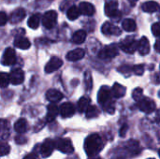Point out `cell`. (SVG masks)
Masks as SVG:
<instances>
[{"instance_id": "31", "label": "cell", "mask_w": 160, "mask_h": 159, "mask_svg": "<svg viewBox=\"0 0 160 159\" xmlns=\"http://www.w3.org/2000/svg\"><path fill=\"white\" fill-rule=\"evenodd\" d=\"M85 113H86L87 118H95L99 114V112L96 106H89L88 109L86 110Z\"/></svg>"}, {"instance_id": "48", "label": "cell", "mask_w": 160, "mask_h": 159, "mask_svg": "<svg viewBox=\"0 0 160 159\" xmlns=\"http://www.w3.org/2000/svg\"><path fill=\"white\" fill-rule=\"evenodd\" d=\"M149 159H155V158H149Z\"/></svg>"}, {"instance_id": "35", "label": "cell", "mask_w": 160, "mask_h": 159, "mask_svg": "<svg viewBox=\"0 0 160 159\" xmlns=\"http://www.w3.org/2000/svg\"><path fill=\"white\" fill-rule=\"evenodd\" d=\"M84 82H85L86 89H91L92 88V76H91L90 71H86L84 73Z\"/></svg>"}, {"instance_id": "3", "label": "cell", "mask_w": 160, "mask_h": 159, "mask_svg": "<svg viewBox=\"0 0 160 159\" xmlns=\"http://www.w3.org/2000/svg\"><path fill=\"white\" fill-rule=\"evenodd\" d=\"M138 43H139V41H137L134 37H128L121 41L120 49L125 52L133 53V52H135V51L138 50Z\"/></svg>"}, {"instance_id": "21", "label": "cell", "mask_w": 160, "mask_h": 159, "mask_svg": "<svg viewBox=\"0 0 160 159\" xmlns=\"http://www.w3.org/2000/svg\"><path fill=\"white\" fill-rule=\"evenodd\" d=\"M142 9L144 12H148V13L156 12L159 9V5L155 1H148L142 5Z\"/></svg>"}, {"instance_id": "37", "label": "cell", "mask_w": 160, "mask_h": 159, "mask_svg": "<svg viewBox=\"0 0 160 159\" xmlns=\"http://www.w3.org/2000/svg\"><path fill=\"white\" fill-rule=\"evenodd\" d=\"M10 151V148H9V145L8 143H5V142H2L1 143V156L4 157V156H7Z\"/></svg>"}, {"instance_id": "43", "label": "cell", "mask_w": 160, "mask_h": 159, "mask_svg": "<svg viewBox=\"0 0 160 159\" xmlns=\"http://www.w3.org/2000/svg\"><path fill=\"white\" fill-rule=\"evenodd\" d=\"M155 49L158 52L160 53V37L156 41V44H155Z\"/></svg>"}, {"instance_id": "10", "label": "cell", "mask_w": 160, "mask_h": 159, "mask_svg": "<svg viewBox=\"0 0 160 159\" xmlns=\"http://www.w3.org/2000/svg\"><path fill=\"white\" fill-rule=\"evenodd\" d=\"M63 66V61L56 56H53L50 59V61L45 66V72L46 73H52L56 71L58 68H60Z\"/></svg>"}, {"instance_id": "44", "label": "cell", "mask_w": 160, "mask_h": 159, "mask_svg": "<svg viewBox=\"0 0 160 159\" xmlns=\"http://www.w3.org/2000/svg\"><path fill=\"white\" fill-rule=\"evenodd\" d=\"M23 159H38L37 157V156L36 155H34V154H29V155H27Z\"/></svg>"}, {"instance_id": "2", "label": "cell", "mask_w": 160, "mask_h": 159, "mask_svg": "<svg viewBox=\"0 0 160 159\" xmlns=\"http://www.w3.org/2000/svg\"><path fill=\"white\" fill-rule=\"evenodd\" d=\"M112 94V93L108 86H102L99 89L98 95V103L109 113L114 112V104H113V102L111 101V95Z\"/></svg>"}, {"instance_id": "13", "label": "cell", "mask_w": 160, "mask_h": 159, "mask_svg": "<svg viewBox=\"0 0 160 159\" xmlns=\"http://www.w3.org/2000/svg\"><path fill=\"white\" fill-rule=\"evenodd\" d=\"M75 113V108L72 103L66 102L60 106V114L63 118H69Z\"/></svg>"}, {"instance_id": "46", "label": "cell", "mask_w": 160, "mask_h": 159, "mask_svg": "<svg viewBox=\"0 0 160 159\" xmlns=\"http://www.w3.org/2000/svg\"><path fill=\"white\" fill-rule=\"evenodd\" d=\"M128 2H129L132 6H135V5H136V3L138 2V0H128Z\"/></svg>"}, {"instance_id": "5", "label": "cell", "mask_w": 160, "mask_h": 159, "mask_svg": "<svg viewBox=\"0 0 160 159\" xmlns=\"http://www.w3.org/2000/svg\"><path fill=\"white\" fill-rule=\"evenodd\" d=\"M105 13L110 18H116L120 15L118 10V1L117 0H106L104 7Z\"/></svg>"}, {"instance_id": "8", "label": "cell", "mask_w": 160, "mask_h": 159, "mask_svg": "<svg viewBox=\"0 0 160 159\" xmlns=\"http://www.w3.org/2000/svg\"><path fill=\"white\" fill-rule=\"evenodd\" d=\"M118 55V48L114 45L105 46L98 53V57L101 59H111Z\"/></svg>"}, {"instance_id": "40", "label": "cell", "mask_w": 160, "mask_h": 159, "mask_svg": "<svg viewBox=\"0 0 160 159\" xmlns=\"http://www.w3.org/2000/svg\"><path fill=\"white\" fill-rule=\"evenodd\" d=\"M7 21H8V16H7V14L4 11H2L0 13V24L1 25H5Z\"/></svg>"}, {"instance_id": "34", "label": "cell", "mask_w": 160, "mask_h": 159, "mask_svg": "<svg viewBox=\"0 0 160 159\" xmlns=\"http://www.w3.org/2000/svg\"><path fill=\"white\" fill-rule=\"evenodd\" d=\"M142 96H143V90L142 88H140V87L134 89L133 92H132V97L137 102L140 101L142 98Z\"/></svg>"}, {"instance_id": "42", "label": "cell", "mask_w": 160, "mask_h": 159, "mask_svg": "<svg viewBox=\"0 0 160 159\" xmlns=\"http://www.w3.org/2000/svg\"><path fill=\"white\" fill-rule=\"evenodd\" d=\"M15 142L18 143V144H23L26 142V138L22 137V136H17L15 138Z\"/></svg>"}, {"instance_id": "41", "label": "cell", "mask_w": 160, "mask_h": 159, "mask_svg": "<svg viewBox=\"0 0 160 159\" xmlns=\"http://www.w3.org/2000/svg\"><path fill=\"white\" fill-rule=\"evenodd\" d=\"M128 125H127V124L123 125L122 127L120 128V136H121V137H125V136H126V133H127V131H128Z\"/></svg>"}, {"instance_id": "22", "label": "cell", "mask_w": 160, "mask_h": 159, "mask_svg": "<svg viewBox=\"0 0 160 159\" xmlns=\"http://www.w3.org/2000/svg\"><path fill=\"white\" fill-rule=\"evenodd\" d=\"M14 46L16 48L21 49V50H27V49L30 48L31 43H30V41L27 38L22 37H17L14 40Z\"/></svg>"}, {"instance_id": "6", "label": "cell", "mask_w": 160, "mask_h": 159, "mask_svg": "<svg viewBox=\"0 0 160 159\" xmlns=\"http://www.w3.org/2000/svg\"><path fill=\"white\" fill-rule=\"evenodd\" d=\"M57 22V13L54 10L47 11L42 17V23L45 28L51 29L56 25Z\"/></svg>"}, {"instance_id": "7", "label": "cell", "mask_w": 160, "mask_h": 159, "mask_svg": "<svg viewBox=\"0 0 160 159\" xmlns=\"http://www.w3.org/2000/svg\"><path fill=\"white\" fill-rule=\"evenodd\" d=\"M138 107L142 112L151 113L156 110V103L149 97H142L140 101H138Z\"/></svg>"}, {"instance_id": "17", "label": "cell", "mask_w": 160, "mask_h": 159, "mask_svg": "<svg viewBox=\"0 0 160 159\" xmlns=\"http://www.w3.org/2000/svg\"><path fill=\"white\" fill-rule=\"evenodd\" d=\"M59 112H60V110L54 103H52V104L48 105V107H47V115H46L47 122L53 121L56 118V116L59 114Z\"/></svg>"}, {"instance_id": "28", "label": "cell", "mask_w": 160, "mask_h": 159, "mask_svg": "<svg viewBox=\"0 0 160 159\" xmlns=\"http://www.w3.org/2000/svg\"><path fill=\"white\" fill-rule=\"evenodd\" d=\"M40 22V15L39 14H33L27 22V24L32 29H37L39 26Z\"/></svg>"}, {"instance_id": "9", "label": "cell", "mask_w": 160, "mask_h": 159, "mask_svg": "<svg viewBox=\"0 0 160 159\" xmlns=\"http://www.w3.org/2000/svg\"><path fill=\"white\" fill-rule=\"evenodd\" d=\"M17 57L14 49L7 48L2 56V64L4 66H12L16 63Z\"/></svg>"}, {"instance_id": "45", "label": "cell", "mask_w": 160, "mask_h": 159, "mask_svg": "<svg viewBox=\"0 0 160 159\" xmlns=\"http://www.w3.org/2000/svg\"><path fill=\"white\" fill-rule=\"evenodd\" d=\"M156 122L160 123V110L158 111V113H157V116H156Z\"/></svg>"}, {"instance_id": "32", "label": "cell", "mask_w": 160, "mask_h": 159, "mask_svg": "<svg viewBox=\"0 0 160 159\" xmlns=\"http://www.w3.org/2000/svg\"><path fill=\"white\" fill-rule=\"evenodd\" d=\"M128 148L131 151V153L133 155H138L141 152V148L139 145V142L136 141H130L128 142Z\"/></svg>"}, {"instance_id": "30", "label": "cell", "mask_w": 160, "mask_h": 159, "mask_svg": "<svg viewBox=\"0 0 160 159\" xmlns=\"http://www.w3.org/2000/svg\"><path fill=\"white\" fill-rule=\"evenodd\" d=\"M9 136V124L6 120L1 121V139L6 140Z\"/></svg>"}, {"instance_id": "1", "label": "cell", "mask_w": 160, "mask_h": 159, "mask_svg": "<svg viewBox=\"0 0 160 159\" xmlns=\"http://www.w3.org/2000/svg\"><path fill=\"white\" fill-rule=\"evenodd\" d=\"M103 141L98 134H92L88 136L84 142V150L89 157L98 155L103 149Z\"/></svg>"}, {"instance_id": "23", "label": "cell", "mask_w": 160, "mask_h": 159, "mask_svg": "<svg viewBox=\"0 0 160 159\" xmlns=\"http://www.w3.org/2000/svg\"><path fill=\"white\" fill-rule=\"evenodd\" d=\"M126 87L119 84V83H114L113 86H112V96L115 97V98H120V97H123L125 95H126Z\"/></svg>"}, {"instance_id": "19", "label": "cell", "mask_w": 160, "mask_h": 159, "mask_svg": "<svg viewBox=\"0 0 160 159\" xmlns=\"http://www.w3.org/2000/svg\"><path fill=\"white\" fill-rule=\"evenodd\" d=\"M79 7H80L81 13L85 16H92V15H94V13L96 11L94 5L89 2H82L79 6Z\"/></svg>"}, {"instance_id": "27", "label": "cell", "mask_w": 160, "mask_h": 159, "mask_svg": "<svg viewBox=\"0 0 160 159\" xmlns=\"http://www.w3.org/2000/svg\"><path fill=\"white\" fill-rule=\"evenodd\" d=\"M122 26L128 32H133L137 28L136 22L132 19H126V20H124L123 22H122Z\"/></svg>"}, {"instance_id": "33", "label": "cell", "mask_w": 160, "mask_h": 159, "mask_svg": "<svg viewBox=\"0 0 160 159\" xmlns=\"http://www.w3.org/2000/svg\"><path fill=\"white\" fill-rule=\"evenodd\" d=\"M10 82V78H9V75H8L7 73H1V76H0V85L2 88H6L8 83Z\"/></svg>"}, {"instance_id": "18", "label": "cell", "mask_w": 160, "mask_h": 159, "mask_svg": "<svg viewBox=\"0 0 160 159\" xmlns=\"http://www.w3.org/2000/svg\"><path fill=\"white\" fill-rule=\"evenodd\" d=\"M46 97L47 99L52 102V103H56V102H59L63 97V94L58 91V90H55V89H50L47 93H46Z\"/></svg>"}, {"instance_id": "15", "label": "cell", "mask_w": 160, "mask_h": 159, "mask_svg": "<svg viewBox=\"0 0 160 159\" xmlns=\"http://www.w3.org/2000/svg\"><path fill=\"white\" fill-rule=\"evenodd\" d=\"M25 15H26V12H25V10H24L23 8H22V7L17 8L15 11H13V12L11 13V15H10V17H9V22H10L12 24L18 23V22H22V21L24 19Z\"/></svg>"}, {"instance_id": "26", "label": "cell", "mask_w": 160, "mask_h": 159, "mask_svg": "<svg viewBox=\"0 0 160 159\" xmlns=\"http://www.w3.org/2000/svg\"><path fill=\"white\" fill-rule=\"evenodd\" d=\"M14 129L16 132L20 133V134H22L24 132H26L27 130V122L25 119H19L15 125H14Z\"/></svg>"}, {"instance_id": "20", "label": "cell", "mask_w": 160, "mask_h": 159, "mask_svg": "<svg viewBox=\"0 0 160 159\" xmlns=\"http://www.w3.org/2000/svg\"><path fill=\"white\" fill-rule=\"evenodd\" d=\"M138 51L142 55H146L150 52V43L145 37H142L138 43Z\"/></svg>"}, {"instance_id": "39", "label": "cell", "mask_w": 160, "mask_h": 159, "mask_svg": "<svg viewBox=\"0 0 160 159\" xmlns=\"http://www.w3.org/2000/svg\"><path fill=\"white\" fill-rule=\"evenodd\" d=\"M152 33L156 37H160V22H155L152 25Z\"/></svg>"}, {"instance_id": "38", "label": "cell", "mask_w": 160, "mask_h": 159, "mask_svg": "<svg viewBox=\"0 0 160 159\" xmlns=\"http://www.w3.org/2000/svg\"><path fill=\"white\" fill-rule=\"evenodd\" d=\"M133 71L136 75H142L144 73V66L143 65H137L133 67Z\"/></svg>"}, {"instance_id": "14", "label": "cell", "mask_w": 160, "mask_h": 159, "mask_svg": "<svg viewBox=\"0 0 160 159\" xmlns=\"http://www.w3.org/2000/svg\"><path fill=\"white\" fill-rule=\"evenodd\" d=\"M53 147H55L54 142H52L51 140H46L41 147H40V154L43 157H48L52 155V151H53Z\"/></svg>"}, {"instance_id": "47", "label": "cell", "mask_w": 160, "mask_h": 159, "mask_svg": "<svg viewBox=\"0 0 160 159\" xmlns=\"http://www.w3.org/2000/svg\"><path fill=\"white\" fill-rule=\"evenodd\" d=\"M159 157H160V150H159Z\"/></svg>"}, {"instance_id": "25", "label": "cell", "mask_w": 160, "mask_h": 159, "mask_svg": "<svg viewBox=\"0 0 160 159\" xmlns=\"http://www.w3.org/2000/svg\"><path fill=\"white\" fill-rule=\"evenodd\" d=\"M80 14H81L80 7H78L76 6H71L67 11V16H68V20H70V21H74V20L78 19Z\"/></svg>"}, {"instance_id": "4", "label": "cell", "mask_w": 160, "mask_h": 159, "mask_svg": "<svg viewBox=\"0 0 160 159\" xmlns=\"http://www.w3.org/2000/svg\"><path fill=\"white\" fill-rule=\"evenodd\" d=\"M55 148L59 150L62 153L65 154H71L74 151V147L72 144V142L69 139L63 138V139H57L54 142Z\"/></svg>"}, {"instance_id": "12", "label": "cell", "mask_w": 160, "mask_h": 159, "mask_svg": "<svg viewBox=\"0 0 160 159\" xmlns=\"http://www.w3.org/2000/svg\"><path fill=\"white\" fill-rule=\"evenodd\" d=\"M101 31L106 36H119L121 34L120 28H118L116 25H114L109 22H106L103 23V25L101 27Z\"/></svg>"}, {"instance_id": "16", "label": "cell", "mask_w": 160, "mask_h": 159, "mask_svg": "<svg viewBox=\"0 0 160 159\" xmlns=\"http://www.w3.org/2000/svg\"><path fill=\"white\" fill-rule=\"evenodd\" d=\"M84 54H85L84 50H82V49H75V50H72V51L68 52L66 58L68 61L75 62V61H78V60L83 58Z\"/></svg>"}, {"instance_id": "11", "label": "cell", "mask_w": 160, "mask_h": 159, "mask_svg": "<svg viewBox=\"0 0 160 159\" xmlns=\"http://www.w3.org/2000/svg\"><path fill=\"white\" fill-rule=\"evenodd\" d=\"M10 82L14 85H19L24 81V72L21 68H14L9 73Z\"/></svg>"}, {"instance_id": "24", "label": "cell", "mask_w": 160, "mask_h": 159, "mask_svg": "<svg viewBox=\"0 0 160 159\" xmlns=\"http://www.w3.org/2000/svg\"><path fill=\"white\" fill-rule=\"evenodd\" d=\"M86 36L87 34L84 30H78L72 36V42L75 44H82V42L85 41Z\"/></svg>"}, {"instance_id": "29", "label": "cell", "mask_w": 160, "mask_h": 159, "mask_svg": "<svg viewBox=\"0 0 160 159\" xmlns=\"http://www.w3.org/2000/svg\"><path fill=\"white\" fill-rule=\"evenodd\" d=\"M90 104V99L86 97H82L80 98L79 102H78V111L80 112H86V110L88 109Z\"/></svg>"}, {"instance_id": "36", "label": "cell", "mask_w": 160, "mask_h": 159, "mask_svg": "<svg viewBox=\"0 0 160 159\" xmlns=\"http://www.w3.org/2000/svg\"><path fill=\"white\" fill-rule=\"evenodd\" d=\"M119 72L123 73L124 75H129L131 73V71L133 70V67H131L130 66H128V65H124V66H121L119 68H118Z\"/></svg>"}]
</instances>
